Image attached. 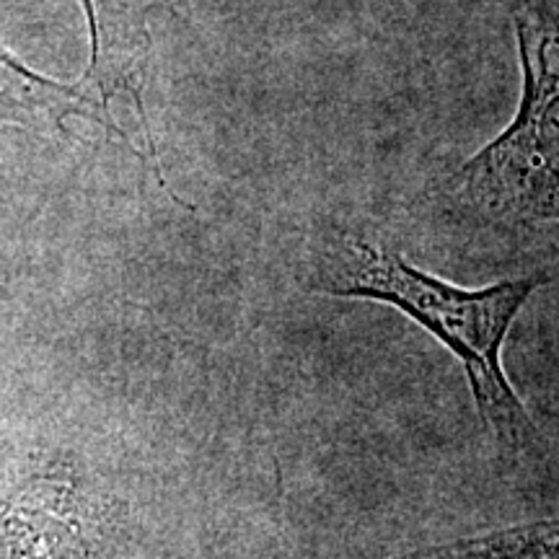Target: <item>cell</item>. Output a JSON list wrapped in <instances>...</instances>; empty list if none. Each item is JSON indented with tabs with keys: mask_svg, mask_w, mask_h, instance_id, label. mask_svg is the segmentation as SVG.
I'll list each match as a JSON object with an SVG mask.
<instances>
[{
	"mask_svg": "<svg viewBox=\"0 0 559 559\" xmlns=\"http://www.w3.org/2000/svg\"><path fill=\"white\" fill-rule=\"evenodd\" d=\"M547 283V272H534L466 290L417 270L386 243L355 234H337L321 243L306 277L317 293L394 306L443 342L464 368L481 423L510 456L534 449L539 430L510 386L502 345L528 298Z\"/></svg>",
	"mask_w": 559,
	"mask_h": 559,
	"instance_id": "cell-1",
	"label": "cell"
},
{
	"mask_svg": "<svg viewBox=\"0 0 559 559\" xmlns=\"http://www.w3.org/2000/svg\"><path fill=\"white\" fill-rule=\"evenodd\" d=\"M523 96L510 128L459 174L479 210L500 221H559V0L515 9Z\"/></svg>",
	"mask_w": 559,
	"mask_h": 559,
	"instance_id": "cell-2",
	"label": "cell"
},
{
	"mask_svg": "<svg viewBox=\"0 0 559 559\" xmlns=\"http://www.w3.org/2000/svg\"><path fill=\"white\" fill-rule=\"evenodd\" d=\"M86 11L91 39H94V62L81 86H75L83 107L94 120L120 132L109 115V104L115 96H130L140 124L148 132L143 102H140L151 50L148 21H145L148 0H86Z\"/></svg>",
	"mask_w": 559,
	"mask_h": 559,
	"instance_id": "cell-3",
	"label": "cell"
},
{
	"mask_svg": "<svg viewBox=\"0 0 559 559\" xmlns=\"http://www.w3.org/2000/svg\"><path fill=\"white\" fill-rule=\"evenodd\" d=\"M389 559H559V519L519 523L451 544H432Z\"/></svg>",
	"mask_w": 559,
	"mask_h": 559,
	"instance_id": "cell-4",
	"label": "cell"
},
{
	"mask_svg": "<svg viewBox=\"0 0 559 559\" xmlns=\"http://www.w3.org/2000/svg\"><path fill=\"white\" fill-rule=\"evenodd\" d=\"M37 86H55V83L45 81V79L39 81L37 75H32L24 66H16L9 55H3V50H0V99H3V96H9V102L13 104V107H19L21 102L13 96V91L16 88L34 91Z\"/></svg>",
	"mask_w": 559,
	"mask_h": 559,
	"instance_id": "cell-5",
	"label": "cell"
}]
</instances>
